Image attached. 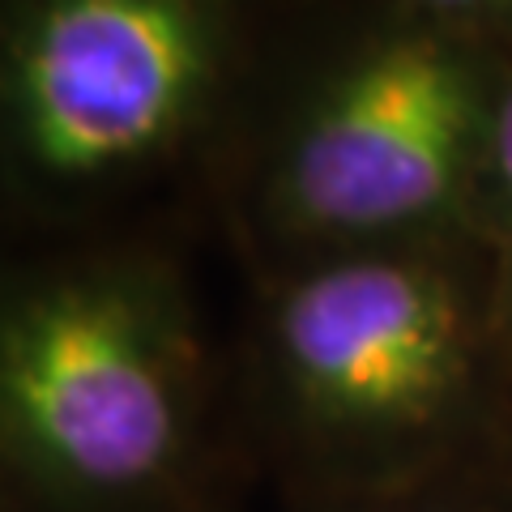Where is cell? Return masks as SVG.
<instances>
[{"label":"cell","mask_w":512,"mask_h":512,"mask_svg":"<svg viewBox=\"0 0 512 512\" xmlns=\"http://www.w3.org/2000/svg\"><path fill=\"white\" fill-rule=\"evenodd\" d=\"M508 82V47L397 0L295 9L218 171L286 265L457 235Z\"/></svg>","instance_id":"cell-1"},{"label":"cell","mask_w":512,"mask_h":512,"mask_svg":"<svg viewBox=\"0 0 512 512\" xmlns=\"http://www.w3.org/2000/svg\"><path fill=\"white\" fill-rule=\"evenodd\" d=\"M278 0H0V171L35 214H86L218 167L291 22Z\"/></svg>","instance_id":"cell-2"},{"label":"cell","mask_w":512,"mask_h":512,"mask_svg":"<svg viewBox=\"0 0 512 512\" xmlns=\"http://www.w3.org/2000/svg\"><path fill=\"white\" fill-rule=\"evenodd\" d=\"M265 372L303 436L406 453L466 423L508 355L495 261L474 231L303 256L265 312Z\"/></svg>","instance_id":"cell-3"},{"label":"cell","mask_w":512,"mask_h":512,"mask_svg":"<svg viewBox=\"0 0 512 512\" xmlns=\"http://www.w3.org/2000/svg\"><path fill=\"white\" fill-rule=\"evenodd\" d=\"M197 342L150 256L22 269L0 312V414L18 466L64 495L146 491L192 436Z\"/></svg>","instance_id":"cell-4"},{"label":"cell","mask_w":512,"mask_h":512,"mask_svg":"<svg viewBox=\"0 0 512 512\" xmlns=\"http://www.w3.org/2000/svg\"><path fill=\"white\" fill-rule=\"evenodd\" d=\"M470 231L483 239L495 261V303H500V329L512 355V82L504 90L500 111H495L487 154L478 167Z\"/></svg>","instance_id":"cell-5"},{"label":"cell","mask_w":512,"mask_h":512,"mask_svg":"<svg viewBox=\"0 0 512 512\" xmlns=\"http://www.w3.org/2000/svg\"><path fill=\"white\" fill-rule=\"evenodd\" d=\"M397 5H406L427 22L500 43L512 52V0H397Z\"/></svg>","instance_id":"cell-6"}]
</instances>
